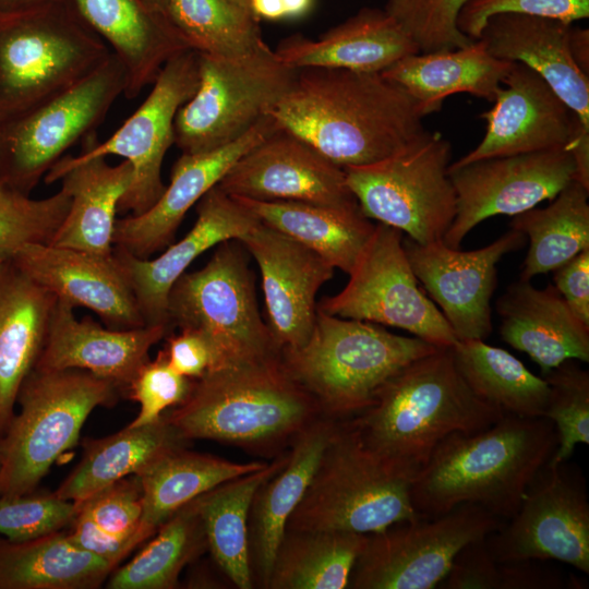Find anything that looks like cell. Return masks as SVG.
<instances>
[{
	"instance_id": "obj_30",
	"label": "cell",
	"mask_w": 589,
	"mask_h": 589,
	"mask_svg": "<svg viewBox=\"0 0 589 589\" xmlns=\"http://www.w3.org/2000/svg\"><path fill=\"white\" fill-rule=\"evenodd\" d=\"M132 179L127 160L111 166L106 157L75 161L71 155L63 156L44 177L47 184L60 181L71 196L69 212L50 244L112 255L119 203Z\"/></svg>"
},
{
	"instance_id": "obj_32",
	"label": "cell",
	"mask_w": 589,
	"mask_h": 589,
	"mask_svg": "<svg viewBox=\"0 0 589 589\" xmlns=\"http://www.w3.org/2000/svg\"><path fill=\"white\" fill-rule=\"evenodd\" d=\"M56 302L11 259L0 260V437L40 356Z\"/></svg>"
},
{
	"instance_id": "obj_5",
	"label": "cell",
	"mask_w": 589,
	"mask_h": 589,
	"mask_svg": "<svg viewBox=\"0 0 589 589\" xmlns=\"http://www.w3.org/2000/svg\"><path fill=\"white\" fill-rule=\"evenodd\" d=\"M436 348L416 336H400L375 323L317 309L306 342L281 350L280 357L322 416L341 421L369 408L396 373Z\"/></svg>"
},
{
	"instance_id": "obj_25",
	"label": "cell",
	"mask_w": 589,
	"mask_h": 589,
	"mask_svg": "<svg viewBox=\"0 0 589 589\" xmlns=\"http://www.w3.org/2000/svg\"><path fill=\"white\" fill-rule=\"evenodd\" d=\"M74 308L57 299L36 368L79 369L128 388L149 360L151 348L172 329L168 324L131 329L103 327L89 316L76 318Z\"/></svg>"
},
{
	"instance_id": "obj_23",
	"label": "cell",
	"mask_w": 589,
	"mask_h": 589,
	"mask_svg": "<svg viewBox=\"0 0 589 589\" xmlns=\"http://www.w3.org/2000/svg\"><path fill=\"white\" fill-rule=\"evenodd\" d=\"M196 215L191 230L155 259H140L113 247L112 254L129 283L145 325H169L167 298L177 279L202 253L227 240L241 239L259 223L247 207L218 185L196 203Z\"/></svg>"
},
{
	"instance_id": "obj_6",
	"label": "cell",
	"mask_w": 589,
	"mask_h": 589,
	"mask_svg": "<svg viewBox=\"0 0 589 589\" xmlns=\"http://www.w3.org/2000/svg\"><path fill=\"white\" fill-rule=\"evenodd\" d=\"M110 53L69 0L0 11V121L69 88Z\"/></svg>"
},
{
	"instance_id": "obj_57",
	"label": "cell",
	"mask_w": 589,
	"mask_h": 589,
	"mask_svg": "<svg viewBox=\"0 0 589 589\" xmlns=\"http://www.w3.org/2000/svg\"><path fill=\"white\" fill-rule=\"evenodd\" d=\"M55 0H0V11H16L40 5Z\"/></svg>"
},
{
	"instance_id": "obj_52",
	"label": "cell",
	"mask_w": 589,
	"mask_h": 589,
	"mask_svg": "<svg viewBox=\"0 0 589 589\" xmlns=\"http://www.w3.org/2000/svg\"><path fill=\"white\" fill-rule=\"evenodd\" d=\"M165 338L168 362L181 375L194 380L214 368V349L202 333L185 328L179 334L170 332Z\"/></svg>"
},
{
	"instance_id": "obj_24",
	"label": "cell",
	"mask_w": 589,
	"mask_h": 589,
	"mask_svg": "<svg viewBox=\"0 0 589 589\" xmlns=\"http://www.w3.org/2000/svg\"><path fill=\"white\" fill-rule=\"evenodd\" d=\"M11 260L57 299L92 310L109 328L145 325L113 254L101 256L49 243H28Z\"/></svg>"
},
{
	"instance_id": "obj_2",
	"label": "cell",
	"mask_w": 589,
	"mask_h": 589,
	"mask_svg": "<svg viewBox=\"0 0 589 589\" xmlns=\"http://www.w3.org/2000/svg\"><path fill=\"white\" fill-rule=\"evenodd\" d=\"M504 414L474 394L447 347L406 365L347 422L369 452L412 482L444 438L479 432Z\"/></svg>"
},
{
	"instance_id": "obj_29",
	"label": "cell",
	"mask_w": 589,
	"mask_h": 589,
	"mask_svg": "<svg viewBox=\"0 0 589 589\" xmlns=\"http://www.w3.org/2000/svg\"><path fill=\"white\" fill-rule=\"evenodd\" d=\"M339 421L320 417L288 448L285 464L257 489L249 517L254 584L266 588L289 517L303 497Z\"/></svg>"
},
{
	"instance_id": "obj_37",
	"label": "cell",
	"mask_w": 589,
	"mask_h": 589,
	"mask_svg": "<svg viewBox=\"0 0 589 589\" xmlns=\"http://www.w3.org/2000/svg\"><path fill=\"white\" fill-rule=\"evenodd\" d=\"M288 449L263 468L239 476L196 497L208 551L239 589L254 588L249 549V517L257 489L286 461Z\"/></svg>"
},
{
	"instance_id": "obj_20",
	"label": "cell",
	"mask_w": 589,
	"mask_h": 589,
	"mask_svg": "<svg viewBox=\"0 0 589 589\" xmlns=\"http://www.w3.org/2000/svg\"><path fill=\"white\" fill-rule=\"evenodd\" d=\"M238 241L260 268L265 322L275 345L280 351L303 346L315 323L316 294L332 279L334 266L260 220Z\"/></svg>"
},
{
	"instance_id": "obj_36",
	"label": "cell",
	"mask_w": 589,
	"mask_h": 589,
	"mask_svg": "<svg viewBox=\"0 0 589 589\" xmlns=\"http://www.w3.org/2000/svg\"><path fill=\"white\" fill-rule=\"evenodd\" d=\"M188 442L165 412L152 423L127 425L103 438H86L82 459L53 494L72 502L81 501L120 479L140 473L165 452L185 446Z\"/></svg>"
},
{
	"instance_id": "obj_55",
	"label": "cell",
	"mask_w": 589,
	"mask_h": 589,
	"mask_svg": "<svg viewBox=\"0 0 589 589\" xmlns=\"http://www.w3.org/2000/svg\"><path fill=\"white\" fill-rule=\"evenodd\" d=\"M250 11L259 21L285 20L283 0H250Z\"/></svg>"
},
{
	"instance_id": "obj_49",
	"label": "cell",
	"mask_w": 589,
	"mask_h": 589,
	"mask_svg": "<svg viewBox=\"0 0 589 589\" xmlns=\"http://www.w3.org/2000/svg\"><path fill=\"white\" fill-rule=\"evenodd\" d=\"M192 378L171 368L164 349L148 360L131 382L127 394L140 405L139 414L128 425L140 426L158 420L165 411L188 396Z\"/></svg>"
},
{
	"instance_id": "obj_15",
	"label": "cell",
	"mask_w": 589,
	"mask_h": 589,
	"mask_svg": "<svg viewBox=\"0 0 589 589\" xmlns=\"http://www.w3.org/2000/svg\"><path fill=\"white\" fill-rule=\"evenodd\" d=\"M508 520L485 538L497 562L555 560L589 574V502L578 466L548 461Z\"/></svg>"
},
{
	"instance_id": "obj_44",
	"label": "cell",
	"mask_w": 589,
	"mask_h": 589,
	"mask_svg": "<svg viewBox=\"0 0 589 589\" xmlns=\"http://www.w3.org/2000/svg\"><path fill=\"white\" fill-rule=\"evenodd\" d=\"M164 13L190 49L200 53L231 57L266 44L260 21L227 0H169Z\"/></svg>"
},
{
	"instance_id": "obj_43",
	"label": "cell",
	"mask_w": 589,
	"mask_h": 589,
	"mask_svg": "<svg viewBox=\"0 0 589 589\" xmlns=\"http://www.w3.org/2000/svg\"><path fill=\"white\" fill-rule=\"evenodd\" d=\"M207 546L196 498L183 505L153 534V539L108 581L110 589H172L179 575Z\"/></svg>"
},
{
	"instance_id": "obj_19",
	"label": "cell",
	"mask_w": 589,
	"mask_h": 589,
	"mask_svg": "<svg viewBox=\"0 0 589 589\" xmlns=\"http://www.w3.org/2000/svg\"><path fill=\"white\" fill-rule=\"evenodd\" d=\"M217 185L231 196L256 201L359 205L346 183L344 168L281 129L242 155Z\"/></svg>"
},
{
	"instance_id": "obj_9",
	"label": "cell",
	"mask_w": 589,
	"mask_h": 589,
	"mask_svg": "<svg viewBox=\"0 0 589 589\" xmlns=\"http://www.w3.org/2000/svg\"><path fill=\"white\" fill-rule=\"evenodd\" d=\"M197 53L196 91L173 123L175 144L184 154L239 139L277 106L299 70L280 61L267 44L231 57Z\"/></svg>"
},
{
	"instance_id": "obj_27",
	"label": "cell",
	"mask_w": 589,
	"mask_h": 589,
	"mask_svg": "<svg viewBox=\"0 0 589 589\" xmlns=\"http://www.w3.org/2000/svg\"><path fill=\"white\" fill-rule=\"evenodd\" d=\"M69 1L123 65L128 99L153 84L167 61L190 49L166 14L146 0Z\"/></svg>"
},
{
	"instance_id": "obj_47",
	"label": "cell",
	"mask_w": 589,
	"mask_h": 589,
	"mask_svg": "<svg viewBox=\"0 0 589 589\" xmlns=\"http://www.w3.org/2000/svg\"><path fill=\"white\" fill-rule=\"evenodd\" d=\"M469 0H388L384 10L417 45L419 52L456 49L474 39L457 25L460 10Z\"/></svg>"
},
{
	"instance_id": "obj_50",
	"label": "cell",
	"mask_w": 589,
	"mask_h": 589,
	"mask_svg": "<svg viewBox=\"0 0 589 589\" xmlns=\"http://www.w3.org/2000/svg\"><path fill=\"white\" fill-rule=\"evenodd\" d=\"M500 13H518L557 19L573 24L589 16V0H469L460 10L457 25L477 40L486 21Z\"/></svg>"
},
{
	"instance_id": "obj_17",
	"label": "cell",
	"mask_w": 589,
	"mask_h": 589,
	"mask_svg": "<svg viewBox=\"0 0 589 589\" xmlns=\"http://www.w3.org/2000/svg\"><path fill=\"white\" fill-rule=\"evenodd\" d=\"M568 147L492 157L448 166L456 192V216L443 242L459 249L464 238L483 220L515 216L553 200L575 179Z\"/></svg>"
},
{
	"instance_id": "obj_41",
	"label": "cell",
	"mask_w": 589,
	"mask_h": 589,
	"mask_svg": "<svg viewBox=\"0 0 589 589\" xmlns=\"http://www.w3.org/2000/svg\"><path fill=\"white\" fill-rule=\"evenodd\" d=\"M74 503L75 514L65 532L80 549L116 567L143 543L140 533L143 489L137 474L120 479Z\"/></svg>"
},
{
	"instance_id": "obj_1",
	"label": "cell",
	"mask_w": 589,
	"mask_h": 589,
	"mask_svg": "<svg viewBox=\"0 0 589 589\" xmlns=\"http://www.w3.org/2000/svg\"><path fill=\"white\" fill-rule=\"evenodd\" d=\"M269 116L341 168L380 161L425 131L418 104L381 72L299 69Z\"/></svg>"
},
{
	"instance_id": "obj_38",
	"label": "cell",
	"mask_w": 589,
	"mask_h": 589,
	"mask_svg": "<svg viewBox=\"0 0 589 589\" xmlns=\"http://www.w3.org/2000/svg\"><path fill=\"white\" fill-rule=\"evenodd\" d=\"M113 568L62 530L27 541L0 538V589H94Z\"/></svg>"
},
{
	"instance_id": "obj_34",
	"label": "cell",
	"mask_w": 589,
	"mask_h": 589,
	"mask_svg": "<svg viewBox=\"0 0 589 589\" xmlns=\"http://www.w3.org/2000/svg\"><path fill=\"white\" fill-rule=\"evenodd\" d=\"M261 223L280 231L349 274L375 225L359 205L338 207L293 201L232 196Z\"/></svg>"
},
{
	"instance_id": "obj_58",
	"label": "cell",
	"mask_w": 589,
	"mask_h": 589,
	"mask_svg": "<svg viewBox=\"0 0 589 589\" xmlns=\"http://www.w3.org/2000/svg\"><path fill=\"white\" fill-rule=\"evenodd\" d=\"M168 1L169 0H146V2L148 4H151L152 7L158 9V10H160L163 12L165 11V8H166Z\"/></svg>"
},
{
	"instance_id": "obj_7",
	"label": "cell",
	"mask_w": 589,
	"mask_h": 589,
	"mask_svg": "<svg viewBox=\"0 0 589 589\" xmlns=\"http://www.w3.org/2000/svg\"><path fill=\"white\" fill-rule=\"evenodd\" d=\"M112 383L79 369H34L24 378L14 413L0 437V495L32 493L52 464L76 444L88 414L113 404Z\"/></svg>"
},
{
	"instance_id": "obj_39",
	"label": "cell",
	"mask_w": 589,
	"mask_h": 589,
	"mask_svg": "<svg viewBox=\"0 0 589 589\" xmlns=\"http://www.w3.org/2000/svg\"><path fill=\"white\" fill-rule=\"evenodd\" d=\"M368 534L288 530L276 552L266 589L348 588Z\"/></svg>"
},
{
	"instance_id": "obj_3",
	"label": "cell",
	"mask_w": 589,
	"mask_h": 589,
	"mask_svg": "<svg viewBox=\"0 0 589 589\" xmlns=\"http://www.w3.org/2000/svg\"><path fill=\"white\" fill-rule=\"evenodd\" d=\"M165 416L187 441L212 440L274 458L322 413L277 353L208 370Z\"/></svg>"
},
{
	"instance_id": "obj_16",
	"label": "cell",
	"mask_w": 589,
	"mask_h": 589,
	"mask_svg": "<svg viewBox=\"0 0 589 589\" xmlns=\"http://www.w3.org/2000/svg\"><path fill=\"white\" fill-rule=\"evenodd\" d=\"M199 84V53L189 49L172 57L159 71L146 99L106 141L95 133L86 136L75 161L116 155L129 161L133 179L119 203L118 213L140 215L152 207L166 185L161 167L168 148L175 144L173 123L180 107Z\"/></svg>"
},
{
	"instance_id": "obj_12",
	"label": "cell",
	"mask_w": 589,
	"mask_h": 589,
	"mask_svg": "<svg viewBox=\"0 0 589 589\" xmlns=\"http://www.w3.org/2000/svg\"><path fill=\"white\" fill-rule=\"evenodd\" d=\"M125 86L123 65L111 52L69 88L0 121V179L31 194L70 147L95 133Z\"/></svg>"
},
{
	"instance_id": "obj_54",
	"label": "cell",
	"mask_w": 589,
	"mask_h": 589,
	"mask_svg": "<svg viewBox=\"0 0 589 589\" xmlns=\"http://www.w3.org/2000/svg\"><path fill=\"white\" fill-rule=\"evenodd\" d=\"M569 51L578 69L589 75V29L573 26L569 32Z\"/></svg>"
},
{
	"instance_id": "obj_31",
	"label": "cell",
	"mask_w": 589,
	"mask_h": 589,
	"mask_svg": "<svg viewBox=\"0 0 589 589\" xmlns=\"http://www.w3.org/2000/svg\"><path fill=\"white\" fill-rule=\"evenodd\" d=\"M284 63L296 68L346 69L383 72L417 45L383 9L363 8L316 39L301 34L283 39L274 50Z\"/></svg>"
},
{
	"instance_id": "obj_33",
	"label": "cell",
	"mask_w": 589,
	"mask_h": 589,
	"mask_svg": "<svg viewBox=\"0 0 589 589\" xmlns=\"http://www.w3.org/2000/svg\"><path fill=\"white\" fill-rule=\"evenodd\" d=\"M512 63L491 56L477 39L461 48L406 56L381 73L405 89L425 117L453 94L493 101Z\"/></svg>"
},
{
	"instance_id": "obj_4",
	"label": "cell",
	"mask_w": 589,
	"mask_h": 589,
	"mask_svg": "<svg viewBox=\"0 0 589 589\" xmlns=\"http://www.w3.org/2000/svg\"><path fill=\"white\" fill-rule=\"evenodd\" d=\"M556 446V432L546 417L506 413L479 432L454 433L413 478V508L420 518H434L469 503L509 519Z\"/></svg>"
},
{
	"instance_id": "obj_10",
	"label": "cell",
	"mask_w": 589,
	"mask_h": 589,
	"mask_svg": "<svg viewBox=\"0 0 589 589\" xmlns=\"http://www.w3.org/2000/svg\"><path fill=\"white\" fill-rule=\"evenodd\" d=\"M450 154L446 139L425 130L380 161L344 168L346 183L364 216L428 244L443 240L456 216Z\"/></svg>"
},
{
	"instance_id": "obj_14",
	"label": "cell",
	"mask_w": 589,
	"mask_h": 589,
	"mask_svg": "<svg viewBox=\"0 0 589 589\" xmlns=\"http://www.w3.org/2000/svg\"><path fill=\"white\" fill-rule=\"evenodd\" d=\"M402 240L398 229L376 224L345 288L323 298L317 309L344 318L405 329L435 347H452L458 340L421 288Z\"/></svg>"
},
{
	"instance_id": "obj_11",
	"label": "cell",
	"mask_w": 589,
	"mask_h": 589,
	"mask_svg": "<svg viewBox=\"0 0 589 589\" xmlns=\"http://www.w3.org/2000/svg\"><path fill=\"white\" fill-rule=\"evenodd\" d=\"M167 316L171 328L194 329L207 338L214 368L280 353L261 316L254 274L238 240L221 242L201 269L177 279Z\"/></svg>"
},
{
	"instance_id": "obj_53",
	"label": "cell",
	"mask_w": 589,
	"mask_h": 589,
	"mask_svg": "<svg viewBox=\"0 0 589 589\" xmlns=\"http://www.w3.org/2000/svg\"><path fill=\"white\" fill-rule=\"evenodd\" d=\"M554 272V287L572 312L589 326V248Z\"/></svg>"
},
{
	"instance_id": "obj_42",
	"label": "cell",
	"mask_w": 589,
	"mask_h": 589,
	"mask_svg": "<svg viewBox=\"0 0 589 589\" xmlns=\"http://www.w3.org/2000/svg\"><path fill=\"white\" fill-rule=\"evenodd\" d=\"M453 359L469 387L504 413L544 417L549 385L505 349L484 340H458L450 347Z\"/></svg>"
},
{
	"instance_id": "obj_59",
	"label": "cell",
	"mask_w": 589,
	"mask_h": 589,
	"mask_svg": "<svg viewBox=\"0 0 589 589\" xmlns=\"http://www.w3.org/2000/svg\"><path fill=\"white\" fill-rule=\"evenodd\" d=\"M227 1L241 9L250 11V0H227Z\"/></svg>"
},
{
	"instance_id": "obj_45",
	"label": "cell",
	"mask_w": 589,
	"mask_h": 589,
	"mask_svg": "<svg viewBox=\"0 0 589 589\" xmlns=\"http://www.w3.org/2000/svg\"><path fill=\"white\" fill-rule=\"evenodd\" d=\"M71 196L62 188L33 199L0 179V260L11 259L28 243H51L65 218Z\"/></svg>"
},
{
	"instance_id": "obj_56",
	"label": "cell",
	"mask_w": 589,
	"mask_h": 589,
	"mask_svg": "<svg viewBox=\"0 0 589 589\" xmlns=\"http://www.w3.org/2000/svg\"><path fill=\"white\" fill-rule=\"evenodd\" d=\"M314 0H283L285 19H299L313 8Z\"/></svg>"
},
{
	"instance_id": "obj_21",
	"label": "cell",
	"mask_w": 589,
	"mask_h": 589,
	"mask_svg": "<svg viewBox=\"0 0 589 589\" xmlns=\"http://www.w3.org/2000/svg\"><path fill=\"white\" fill-rule=\"evenodd\" d=\"M493 103L480 116L486 122L483 139L454 165L568 147L576 129L584 127L550 85L521 62L512 63Z\"/></svg>"
},
{
	"instance_id": "obj_40",
	"label": "cell",
	"mask_w": 589,
	"mask_h": 589,
	"mask_svg": "<svg viewBox=\"0 0 589 589\" xmlns=\"http://www.w3.org/2000/svg\"><path fill=\"white\" fill-rule=\"evenodd\" d=\"M588 196L589 189L573 180L548 206L513 216L510 228L529 239L519 279L553 272L589 248Z\"/></svg>"
},
{
	"instance_id": "obj_46",
	"label": "cell",
	"mask_w": 589,
	"mask_h": 589,
	"mask_svg": "<svg viewBox=\"0 0 589 589\" xmlns=\"http://www.w3.org/2000/svg\"><path fill=\"white\" fill-rule=\"evenodd\" d=\"M549 398L544 417L554 425L557 446L550 464L568 460L578 444H589V372L567 360L544 376Z\"/></svg>"
},
{
	"instance_id": "obj_35",
	"label": "cell",
	"mask_w": 589,
	"mask_h": 589,
	"mask_svg": "<svg viewBox=\"0 0 589 589\" xmlns=\"http://www.w3.org/2000/svg\"><path fill=\"white\" fill-rule=\"evenodd\" d=\"M267 462H237L209 454L171 448L137 473L143 489L140 533L144 541L183 505L211 489L263 468Z\"/></svg>"
},
{
	"instance_id": "obj_48",
	"label": "cell",
	"mask_w": 589,
	"mask_h": 589,
	"mask_svg": "<svg viewBox=\"0 0 589 589\" xmlns=\"http://www.w3.org/2000/svg\"><path fill=\"white\" fill-rule=\"evenodd\" d=\"M75 503L56 496L0 495V534L11 541L41 538L70 526Z\"/></svg>"
},
{
	"instance_id": "obj_26",
	"label": "cell",
	"mask_w": 589,
	"mask_h": 589,
	"mask_svg": "<svg viewBox=\"0 0 589 589\" xmlns=\"http://www.w3.org/2000/svg\"><path fill=\"white\" fill-rule=\"evenodd\" d=\"M572 25L552 17L500 13L486 21L478 39L494 58L536 71L589 129V75L572 58Z\"/></svg>"
},
{
	"instance_id": "obj_13",
	"label": "cell",
	"mask_w": 589,
	"mask_h": 589,
	"mask_svg": "<svg viewBox=\"0 0 589 589\" xmlns=\"http://www.w3.org/2000/svg\"><path fill=\"white\" fill-rule=\"evenodd\" d=\"M502 526L503 519L467 503L434 518L399 522L368 534L348 588L440 587L464 546L486 538Z\"/></svg>"
},
{
	"instance_id": "obj_28",
	"label": "cell",
	"mask_w": 589,
	"mask_h": 589,
	"mask_svg": "<svg viewBox=\"0 0 589 589\" xmlns=\"http://www.w3.org/2000/svg\"><path fill=\"white\" fill-rule=\"evenodd\" d=\"M495 309L503 340L527 353L542 377L567 360L589 361V326L572 312L554 285L538 289L519 279L496 300Z\"/></svg>"
},
{
	"instance_id": "obj_8",
	"label": "cell",
	"mask_w": 589,
	"mask_h": 589,
	"mask_svg": "<svg viewBox=\"0 0 589 589\" xmlns=\"http://www.w3.org/2000/svg\"><path fill=\"white\" fill-rule=\"evenodd\" d=\"M411 481L393 471L360 442L347 420L326 446L288 530L381 532L420 519L410 495Z\"/></svg>"
},
{
	"instance_id": "obj_22",
	"label": "cell",
	"mask_w": 589,
	"mask_h": 589,
	"mask_svg": "<svg viewBox=\"0 0 589 589\" xmlns=\"http://www.w3.org/2000/svg\"><path fill=\"white\" fill-rule=\"evenodd\" d=\"M268 115L239 139L218 148L184 154L176 160L160 197L140 215L116 220L113 247L136 257L149 259L175 240L188 211L216 187L249 149L278 130Z\"/></svg>"
},
{
	"instance_id": "obj_18",
	"label": "cell",
	"mask_w": 589,
	"mask_h": 589,
	"mask_svg": "<svg viewBox=\"0 0 589 589\" xmlns=\"http://www.w3.org/2000/svg\"><path fill=\"white\" fill-rule=\"evenodd\" d=\"M526 239L510 229L492 243L469 251L452 249L443 240L420 244L408 238L402 243L419 284L457 340H484L493 328L491 298L497 284V263L520 249Z\"/></svg>"
},
{
	"instance_id": "obj_51",
	"label": "cell",
	"mask_w": 589,
	"mask_h": 589,
	"mask_svg": "<svg viewBox=\"0 0 589 589\" xmlns=\"http://www.w3.org/2000/svg\"><path fill=\"white\" fill-rule=\"evenodd\" d=\"M440 588L501 589V563L491 555L485 538L459 551Z\"/></svg>"
}]
</instances>
